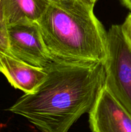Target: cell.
Instances as JSON below:
<instances>
[{
  "instance_id": "6da1fadb",
  "label": "cell",
  "mask_w": 131,
  "mask_h": 132,
  "mask_svg": "<svg viewBox=\"0 0 131 132\" xmlns=\"http://www.w3.org/2000/svg\"><path fill=\"white\" fill-rule=\"evenodd\" d=\"M44 69L42 83L8 110L26 119L41 132H68L95 104L105 85L104 66L53 60Z\"/></svg>"
},
{
  "instance_id": "7a4b0ae2",
  "label": "cell",
  "mask_w": 131,
  "mask_h": 132,
  "mask_svg": "<svg viewBox=\"0 0 131 132\" xmlns=\"http://www.w3.org/2000/svg\"><path fill=\"white\" fill-rule=\"evenodd\" d=\"M37 22L53 60L105 63L107 32L93 9L80 1L68 5L50 3Z\"/></svg>"
},
{
  "instance_id": "3957f363",
  "label": "cell",
  "mask_w": 131,
  "mask_h": 132,
  "mask_svg": "<svg viewBox=\"0 0 131 132\" xmlns=\"http://www.w3.org/2000/svg\"><path fill=\"white\" fill-rule=\"evenodd\" d=\"M105 86L131 114V43L121 24L107 32Z\"/></svg>"
},
{
  "instance_id": "277c9868",
  "label": "cell",
  "mask_w": 131,
  "mask_h": 132,
  "mask_svg": "<svg viewBox=\"0 0 131 132\" xmlns=\"http://www.w3.org/2000/svg\"><path fill=\"white\" fill-rule=\"evenodd\" d=\"M6 30V52L39 68H45L53 61L45 46L37 22H21L8 26Z\"/></svg>"
},
{
  "instance_id": "5b68a950",
  "label": "cell",
  "mask_w": 131,
  "mask_h": 132,
  "mask_svg": "<svg viewBox=\"0 0 131 132\" xmlns=\"http://www.w3.org/2000/svg\"><path fill=\"white\" fill-rule=\"evenodd\" d=\"M89 115L92 132H131V114L105 85Z\"/></svg>"
},
{
  "instance_id": "8992f818",
  "label": "cell",
  "mask_w": 131,
  "mask_h": 132,
  "mask_svg": "<svg viewBox=\"0 0 131 132\" xmlns=\"http://www.w3.org/2000/svg\"><path fill=\"white\" fill-rule=\"evenodd\" d=\"M0 72L15 88L32 94L46 76L44 68L30 65L6 52L0 51Z\"/></svg>"
},
{
  "instance_id": "52a82bcc",
  "label": "cell",
  "mask_w": 131,
  "mask_h": 132,
  "mask_svg": "<svg viewBox=\"0 0 131 132\" xmlns=\"http://www.w3.org/2000/svg\"><path fill=\"white\" fill-rule=\"evenodd\" d=\"M50 3L48 0H5L6 27L24 21L37 22Z\"/></svg>"
},
{
  "instance_id": "ba28073f",
  "label": "cell",
  "mask_w": 131,
  "mask_h": 132,
  "mask_svg": "<svg viewBox=\"0 0 131 132\" xmlns=\"http://www.w3.org/2000/svg\"><path fill=\"white\" fill-rule=\"evenodd\" d=\"M5 0H0V51L7 50V27L4 15Z\"/></svg>"
},
{
  "instance_id": "9c48e42d",
  "label": "cell",
  "mask_w": 131,
  "mask_h": 132,
  "mask_svg": "<svg viewBox=\"0 0 131 132\" xmlns=\"http://www.w3.org/2000/svg\"><path fill=\"white\" fill-rule=\"evenodd\" d=\"M121 26L125 36L131 43V12L127 17L124 23L121 24Z\"/></svg>"
},
{
  "instance_id": "30bf717a",
  "label": "cell",
  "mask_w": 131,
  "mask_h": 132,
  "mask_svg": "<svg viewBox=\"0 0 131 132\" xmlns=\"http://www.w3.org/2000/svg\"><path fill=\"white\" fill-rule=\"evenodd\" d=\"M48 1H50V3L59 5H68L74 3L77 1H79L78 0H48Z\"/></svg>"
},
{
  "instance_id": "8fae6325",
  "label": "cell",
  "mask_w": 131,
  "mask_h": 132,
  "mask_svg": "<svg viewBox=\"0 0 131 132\" xmlns=\"http://www.w3.org/2000/svg\"><path fill=\"white\" fill-rule=\"evenodd\" d=\"M80 2L82 3L86 6L91 9H93L95 3L97 2L98 0H78Z\"/></svg>"
},
{
  "instance_id": "7c38bea8",
  "label": "cell",
  "mask_w": 131,
  "mask_h": 132,
  "mask_svg": "<svg viewBox=\"0 0 131 132\" xmlns=\"http://www.w3.org/2000/svg\"><path fill=\"white\" fill-rule=\"evenodd\" d=\"M121 1L125 6L131 11V0H121Z\"/></svg>"
}]
</instances>
